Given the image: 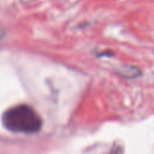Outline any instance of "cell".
I'll return each mask as SVG.
<instances>
[{
  "label": "cell",
  "instance_id": "obj_1",
  "mask_svg": "<svg viewBox=\"0 0 154 154\" xmlns=\"http://www.w3.org/2000/svg\"><path fill=\"white\" fill-rule=\"evenodd\" d=\"M2 122L8 131L22 134L37 133L42 125L41 117L26 105H19L7 110L2 117Z\"/></svg>",
  "mask_w": 154,
  "mask_h": 154
},
{
  "label": "cell",
  "instance_id": "obj_2",
  "mask_svg": "<svg viewBox=\"0 0 154 154\" xmlns=\"http://www.w3.org/2000/svg\"><path fill=\"white\" fill-rule=\"evenodd\" d=\"M117 74L125 79H133L140 77L142 75V70L138 67L134 66H123L118 69Z\"/></svg>",
  "mask_w": 154,
  "mask_h": 154
}]
</instances>
